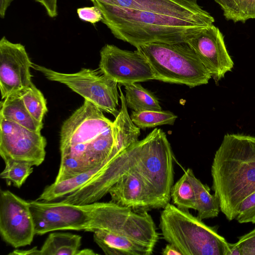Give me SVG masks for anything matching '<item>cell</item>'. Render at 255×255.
Listing matches in <instances>:
<instances>
[{
	"label": "cell",
	"mask_w": 255,
	"mask_h": 255,
	"mask_svg": "<svg viewBox=\"0 0 255 255\" xmlns=\"http://www.w3.org/2000/svg\"><path fill=\"white\" fill-rule=\"evenodd\" d=\"M227 20L245 23L255 19V0H214Z\"/></svg>",
	"instance_id": "obj_20"
},
{
	"label": "cell",
	"mask_w": 255,
	"mask_h": 255,
	"mask_svg": "<svg viewBox=\"0 0 255 255\" xmlns=\"http://www.w3.org/2000/svg\"><path fill=\"white\" fill-rule=\"evenodd\" d=\"M97 0L107 5L130 10L185 15H202L208 12L199 5V0Z\"/></svg>",
	"instance_id": "obj_14"
},
{
	"label": "cell",
	"mask_w": 255,
	"mask_h": 255,
	"mask_svg": "<svg viewBox=\"0 0 255 255\" xmlns=\"http://www.w3.org/2000/svg\"><path fill=\"white\" fill-rule=\"evenodd\" d=\"M229 244L230 251L228 255H242L241 249L234 244Z\"/></svg>",
	"instance_id": "obj_31"
},
{
	"label": "cell",
	"mask_w": 255,
	"mask_h": 255,
	"mask_svg": "<svg viewBox=\"0 0 255 255\" xmlns=\"http://www.w3.org/2000/svg\"><path fill=\"white\" fill-rule=\"evenodd\" d=\"M130 118L139 128L144 129L160 125H173L177 117L170 111H144L132 112Z\"/></svg>",
	"instance_id": "obj_22"
},
{
	"label": "cell",
	"mask_w": 255,
	"mask_h": 255,
	"mask_svg": "<svg viewBox=\"0 0 255 255\" xmlns=\"http://www.w3.org/2000/svg\"><path fill=\"white\" fill-rule=\"evenodd\" d=\"M170 197L176 207L183 210H196V198L193 187L184 172L179 179L172 185Z\"/></svg>",
	"instance_id": "obj_21"
},
{
	"label": "cell",
	"mask_w": 255,
	"mask_h": 255,
	"mask_svg": "<svg viewBox=\"0 0 255 255\" xmlns=\"http://www.w3.org/2000/svg\"><path fill=\"white\" fill-rule=\"evenodd\" d=\"M40 3L45 7L47 14L51 17L57 15V0H34Z\"/></svg>",
	"instance_id": "obj_28"
},
{
	"label": "cell",
	"mask_w": 255,
	"mask_h": 255,
	"mask_svg": "<svg viewBox=\"0 0 255 255\" xmlns=\"http://www.w3.org/2000/svg\"><path fill=\"white\" fill-rule=\"evenodd\" d=\"M78 15L82 20L95 24L103 18L102 13L96 6L79 8L77 10Z\"/></svg>",
	"instance_id": "obj_26"
},
{
	"label": "cell",
	"mask_w": 255,
	"mask_h": 255,
	"mask_svg": "<svg viewBox=\"0 0 255 255\" xmlns=\"http://www.w3.org/2000/svg\"><path fill=\"white\" fill-rule=\"evenodd\" d=\"M99 68L109 79L124 85L155 80L152 68L137 50L122 49L106 44L100 51Z\"/></svg>",
	"instance_id": "obj_10"
},
{
	"label": "cell",
	"mask_w": 255,
	"mask_h": 255,
	"mask_svg": "<svg viewBox=\"0 0 255 255\" xmlns=\"http://www.w3.org/2000/svg\"><path fill=\"white\" fill-rule=\"evenodd\" d=\"M136 48L148 62L155 80L194 87L207 84L212 78L186 42L152 43Z\"/></svg>",
	"instance_id": "obj_5"
},
{
	"label": "cell",
	"mask_w": 255,
	"mask_h": 255,
	"mask_svg": "<svg viewBox=\"0 0 255 255\" xmlns=\"http://www.w3.org/2000/svg\"><path fill=\"white\" fill-rule=\"evenodd\" d=\"M30 61L24 46L3 36L0 40V89L1 99L29 86L32 83Z\"/></svg>",
	"instance_id": "obj_11"
},
{
	"label": "cell",
	"mask_w": 255,
	"mask_h": 255,
	"mask_svg": "<svg viewBox=\"0 0 255 255\" xmlns=\"http://www.w3.org/2000/svg\"><path fill=\"white\" fill-rule=\"evenodd\" d=\"M98 230L127 237L153 250L159 239L153 220L146 211L112 201L98 202Z\"/></svg>",
	"instance_id": "obj_7"
},
{
	"label": "cell",
	"mask_w": 255,
	"mask_h": 255,
	"mask_svg": "<svg viewBox=\"0 0 255 255\" xmlns=\"http://www.w3.org/2000/svg\"><path fill=\"white\" fill-rule=\"evenodd\" d=\"M92 250L89 249H84L79 250L78 255H97Z\"/></svg>",
	"instance_id": "obj_32"
},
{
	"label": "cell",
	"mask_w": 255,
	"mask_h": 255,
	"mask_svg": "<svg viewBox=\"0 0 255 255\" xmlns=\"http://www.w3.org/2000/svg\"><path fill=\"white\" fill-rule=\"evenodd\" d=\"M211 174L220 210L232 221L241 203L255 191V137L225 134L215 154Z\"/></svg>",
	"instance_id": "obj_2"
},
{
	"label": "cell",
	"mask_w": 255,
	"mask_h": 255,
	"mask_svg": "<svg viewBox=\"0 0 255 255\" xmlns=\"http://www.w3.org/2000/svg\"><path fill=\"white\" fill-rule=\"evenodd\" d=\"M112 202L135 210L160 208L149 185L137 172L124 174L110 189Z\"/></svg>",
	"instance_id": "obj_13"
},
{
	"label": "cell",
	"mask_w": 255,
	"mask_h": 255,
	"mask_svg": "<svg viewBox=\"0 0 255 255\" xmlns=\"http://www.w3.org/2000/svg\"><path fill=\"white\" fill-rule=\"evenodd\" d=\"M235 244L241 249L242 255L248 251L255 250V228L240 237Z\"/></svg>",
	"instance_id": "obj_27"
},
{
	"label": "cell",
	"mask_w": 255,
	"mask_h": 255,
	"mask_svg": "<svg viewBox=\"0 0 255 255\" xmlns=\"http://www.w3.org/2000/svg\"><path fill=\"white\" fill-rule=\"evenodd\" d=\"M186 42L216 82L232 71L234 62L226 47L224 37L214 24L193 35Z\"/></svg>",
	"instance_id": "obj_12"
},
{
	"label": "cell",
	"mask_w": 255,
	"mask_h": 255,
	"mask_svg": "<svg viewBox=\"0 0 255 255\" xmlns=\"http://www.w3.org/2000/svg\"><path fill=\"white\" fill-rule=\"evenodd\" d=\"M32 68L48 80L66 85L102 111L115 118L118 115V83L107 77L99 68H82L76 73H63L34 63Z\"/></svg>",
	"instance_id": "obj_6"
},
{
	"label": "cell",
	"mask_w": 255,
	"mask_h": 255,
	"mask_svg": "<svg viewBox=\"0 0 255 255\" xmlns=\"http://www.w3.org/2000/svg\"><path fill=\"white\" fill-rule=\"evenodd\" d=\"M5 167L0 174L7 183L20 188L32 173L33 165L26 161L8 160L4 161Z\"/></svg>",
	"instance_id": "obj_24"
},
{
	"label": "cell",
	"mask_w": 255,
	"mask_h": 255,
	"mask_svg": "<svg viewBox=\"0 0 255 255\" xmlns=\"http://www.w3.org/2000/svg\"><path fill=\"white\" fill-rule=\"evenodd\" d=\"M82 237L70 233L54 232L49 234L40 250L34 247L30 255H78Z\"/></svg>",
	"instance_id": "obj_17"
},
{
	"label": "cell",
	"mask_w": 255,
	"mask_h": 255,
	"mask_svg": "<svg viewBox=\"0 0 255 255\" xmlns=\"http://www.w3.org/2000/svg\"><path fill=\"white\" fill-rule=\"evenodd\" d=\"M0 117L13 122L30 130L41 132L43 123L29 113L18 93L12 94L0 102Z\"/></svg>",
	"instance_id": "obj_16"
},
{
	"label": "cell",
	"mask_w": 255,
	"mask_h": 255,
	"mask_svg": "<svg viewBox=\"0 0 255 255\" xmlns=\"http://www.w3.org/2000/svg\"><path fill=\"white\" fill-rule=\"evenodd\" d=\"M235 219L240 223H255V191L241 203Z\"/></svg>",
	"instance_id": "obj_25"
},
{
	"label": "cell",
	"mask_w": 255,
	"mask_h": 255,
	"mask_svg": "<svg viewBox=\"0 0 255 255\" xmlns=\"http://www.w3.org/2000/svg\"><path fill=\"white\" fill-rule=\"evenodd\" d=\"M159 227L164 239L182 255H228L229 244L215 228L188 210L168 203L161 213Z\"/></svg>",
	"instance_id": "obj_4"
},
{
	"label": "cell",
	"mask_w": 255,
	"mask_h": 255,
	"mask_svg": "<svg viewBox=\"0 0 255 255\" xmlns=\"http://www.w3.org/2000/svg\"><path fill=\"white\" fill-rule=\"evenodd\" d=\"M124 86L127 106L133 111L162 110L157 98L140 84L134 83Z\"/></svg>",
	"instance_id": "obj_19"
},
{
	"label": "cell",
	"mask_w": 255,
	"mask_h": 255,
	"mask_svg": "<svg viewBox=\"0 0 255 255\" xmlns=\"http://www.w3.org/2000/svg\"><path fill=\"white\" fill-rule=\"evenodd\" d=\"M95 243L107 255H150L153 250L127 237L109 231H94Z\"/></svg>",
	"instance_id": "obj_15"
},
{
	"label": "cell",
	"mask_w": 255,
	"mask_h": 255,
	"mask_svg": "<svg viewBox=\"0 0 255 255\" xmlns=\"http://www.w3.org/2000/svg\"><path fill=\"white\" fill-rule=\"evenodd\" d=\"M103 112L85 100L83 105L63 123L60 131L61 161L55 182L81 173V162L86 147L113 125V122Z\"/></svg>",
	"instance_id": "obj_3"
},
{
	"label": "cell",
	"mask_w": 255,
	"mask_h": 255,
	"mask_svg": "<svg viewBox=\"0 0 255 255\" xmlns=\"http://www.w3.org/2000/svg\"><path fill=\"white\" fill-rule=\"evenodd\" d=\"M185 172L195 191L197 217L202 220L218 216L221 210L218 198L211 194L208 186L197 178L191 169L188 168Z\"/></svg>",
	"instance_id": "obj_18"
},
{
	"label": "cell",
	"mask_w": 255,
	"mask_h": 255,
	"mask_svg": "<svg viewBox=\"0 0 255 255\" xmlns=\"http://www.w3.org/2000/svg\"><path fill=\"white\" fill-rule=\"evenodd\" d=\"M17 93L31 115L38 122L42 123L48 110L46 99L41 92L32 83Z\"/></svg>",
	"instance_id": "obj_23"
},
{
	"label": "cell",
	"mask_w": 255,
	"mask_h": 255,
	"mask_svg": "<svg viewBox=\"0 0 255 255\" xmlns=\"http://www.w3.org/2000/svg\"><path fill=\"white\" fill-rule=\"evenodd\" d=\"M13 0H0V16L4 18L6 11Z\"/></svg>",
	"instance_id": "obj_30"
},
{
	"label": "cell",
	"mask_w": 255,
	"mask_h": 255,
	"mask_svg": "<svg viewBox=\"0 0 255 255\" xmlns=\"http://www.w3.org/2000/svg\"><path fill=\"white\" fill-rule=\"evenodd\" d=\"M0 233L14 248L30 245L36 235L29 202L7 190L0 191Z\"/></svg>",
	"instance_id": "obj_8"
},
{
	"label": "cell",
	"mask_w": 255,
	"mask_h": 255,
	"mask_svg": "<svg viewBox=\"0 0 255 255\" xmlns=\"http://www.w3.org/2000/svg\"><path fill=\"white\" fill-rule=\"evenodd\" d=\"M46 146L41 132L0 117V155L4 161L17 160L38 166L45 159Z\"/></svg>",
	"instance_id": "obj_9"
},
{
	"label": "cell",
	"mask_w": 255,
	"mask_h": 255,
	"mask_svg": "<svg viewBox=\"0 0 255 255\" xmlns=\"http://www.w3.org/2000/svg\"><path fill=\"white\" fill-rule=\"evenodd\" d=\"M163 255H182L179 251L172 244L168 243L162 250Z\"/></svg>",
	"instance_id": "obj_29"
},
{
	"label": "cell",
	"mask_w": 255,
	"mask_h": 255,
	"mask_svg": "<svg viewBox=\"0 0 255 255\" xmlns=\"http://www.w3.org/2000/svg\"><path fill=\"white\" fill-rule=\"evenodd\" d=\"M91 1L101 10V21L113 35L135 47L152 43L186 42L215 22L209 12L185 15L140 11L111 6L97 0Z\"/></svg>",
	"instance_id": "obj_1"
}]
</instances>
